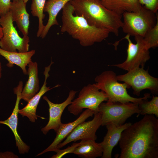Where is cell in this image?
Segmentation results:
<instances>
[{"mask_svg":"<svg viewBox=\"0 0 158 158\" xmlns=\"http://www.w3.org/2000/svg\"><path fill=\"white\" fill-rule=\"evenodd\" d=\"M11 0H0V16L9 11Z\"/></svg>","mask_w":158,"mask_h":158,"instance_id":"obj_28","label":"cell"},{"mask_svg":"<svg viewBox=\"0 0 158 158\" xmlns=\"http://www.w3.org/2000/svg\"><path fill=\"white\" fill-rule=\"evenodd\" d=\"M119 158H158V119L145 115L122 133Z\"/></svg>","mask_w":158,"mask_h":158,"instance_id":"obj_1","label":"cell"},{"mask_svg":"<svg viewBox=\"0 0 158 158\" xmlns=\"http://www.w3.org/2000/svg\"><path fill=\"white\" fill-rule=\"evenodd\" d=\"M146 48L148 49L158 46V19L155 25L143 37Z\"/></svg>","mask_w":158,"mask_h":158,"instance_id":"obj_25","label":"cell"},{"mask_svg":"<svg viewBox=\"0 0 158 158\" xmlns=\"http://www.w3.org/2000/svg\"><path fill=\"white\" fill-rule=\"evenodd\" d=\"M28 66L27 74L28 75V79L23 88L20 95L21 99L27 103L40 90L37 63L31 61Z\"/></svg>","mask_w":158,"mask_h":158,"instance_id":"obj_18","label":"cell"},{"mask_svg":"<svg viewBox=\"0 0 158 158\" xmlns=\"http://www.w3.org/2000/svg\"><path fill=\"white\" fill-rule=\"evenodd\" d=\"M35 52V50L22 52L9 51L0 47V55L4 57L8 62L6 66L8 67L12 68L15 64L21 68L25 75L27 74L26 66L32 61L31 58Z\"/></svg>","mask_w":158,"mask_h":158,"instance_id":"obj_19","label":"cell"},{"mask_svg":"<svg viewBox=\"0 0 158 158\" xmlns=\"http://www.w3.org/2000/svg\"><path fill=\"white\" fill-rule=\"evenodd\" d=\"M92 110L86 109L76 120L67 123H62L56 132V136L51 144L46 149L36 155L37 156L50 151L55 152L57 147L70 133L79 124L85 121L86 119L94 115Z\"/></svg>","mask_w":158,"mask_h":158,"instance_id":"obj_14","label":"cell"},{"mask_svg":"<svg viewBox=\"0 0 158 158\" xmlns=\"http://www.w3.org/2000/svg\"><path fill=\"white\" fill-rule=\"evenodd\" d=\"M51 66L49 65L44 68L43 74L44 75V81L41 88L38 93L28 102L26 105L23 109H19L18 113L23 117H27L30 121L34 122L37 119L36 114L37 107L42 97L46 92L50 90L60 86L58 84L50 88L47 86V81L49 76V72L51 69Z\"/></svg>","mask_w":158,"mask_h":158,"instance_id":"obj_16","label":"cell"},{"mask_svg":"<svg viewBox=\"0 0 158 158\" xmlns=\"http://www.w3.org/2000/svg\"><path fill=\"white\" fill-rule=\"evenodd\" d=\"M71 0H48L46 1L44 11L48 13L49 18L40 36L42 39L46 37L52 26L59 25L56 19L57 16L61 9Z\"/></svg>","mask_w":158,"mask_h":158,"instance_id":"obj_20","label":"cell"},{"mask_svg":"<svg viewBox=\"0 0 158 158\" xmlns=\"http://www.w3.org/2000/svg\"><path fill=\"white\" fill-rule=\"evenodd\" d=\"M101 126V115L98 112L94 114L92 120L85 121L78 125L66 137L65 140L58 145L57 150L72 142L88 139L96 140L97 139L96 132Z\"/></svg>","mask_w":158,"mask_h":158,"instance_id":"obj_11","label":"cell"},{"mask_svg":"<svg viewBox=\"0 0 158 158\" xmlns=\"http://www.w3.org/2000/svg\"><path fill=\"white\" fill-rule=\"evenodd\" d=\"M10 11L0 16L3 35L0 40V47L9 51L25 52L29 51L30 38L28 35L21 37L16 28Z\"/></svg>","mask_w":158,"mask_h":158,"instance_id":"obj_7","label":"cell"},{"mask_svg":"<svg viewBox=\"0 0 158 158\" xmlns=\"http://www.w3.org/2000/svg\"><path fill=\"white\" fill-rule=\"evenodd\" d=\"M132 123H127L117 125L109 124L106 126L107 132L100 144L103 148L102 158H111L114 147L118 142L122 132Z\"/></svg>","mask_w":158,"mask_h":158,"instance_id":"obj_15","label":"cell"},{"mask_svg":"<svg viewBox=\"0 0 158 158\" xmlns=\"http://www.w3.org/2000/svg\"><path fill=\"white\" fill-rule=\"evenodd\" d=\"M23 83L22 81L19 82L18 86L13 89L15 94L16 95V99L14 107L12 114L7 119L0 120V124L7 125L11 130L14 136L16 145L18 147L19 152L23 154L28 152L30 147L24 142L18 134L17 131L18 124V114L19 105L21 99L20 95L23 88Z\"/></svg>","mask_w":158,"mask_h":158,"instance_id":"obj_13","label":"cell"},{"mask_svg":"<svg viewBox=\"0 0 158 158\" xmlns=\"http://www.w3.org/2000/svg\"><path fill=\"white\" fill-rule=\"evenodd\" d=\"M0 26H1V25H0Z\"/></svg>","mask_w":158,"mask_h":158,"instance_id":"obj_33","label":"cell"},{"mask_svg":"<svg viewBox=\"0 0 158 158\" xmlns=\"http://www.w3.org/2000/svg\"><path fill=\"white\" fill-rule=\"evenodd\" d=\"M1 71H2V67H1V62H0V79L1 77V75H2Z\"/></svg>","mask_w":158,"mask_h":158,"instance_id":"obj_31","label":"cell"},{"mask_svg":"<svg viewBox=\"0 0 158 158\" xmlns=\"http://www.w3.org/2000/svg\"><path fill=\"white\" fill-rule=\"evenodd\" d=\"M115 73L112 71L102 72L95 79L94 85L105 92L108 97L107 101L126 103L131 102L139 104L143 100L151 97L150 94L145 93L142 97H133L128 93L127 89L130 87L125 83L118 82Z\"/></svg>","mask_w":158,"mask_h":158,"instance_id":"obj_4","label":"cell"},{"mask_svg":"<svg viewBox=\"0 0 158 158\" xmlns=\"http://www.w3.org/2000/svg\"><path fill=\"white\" fill-rule=\"evenodd\" d=\"M141 5L156 13L158 9V0H138Z\"/></svg>","mask_w":158,"mask_h":158,"instance_id":"obj_26","label":"cell"},{"mask_svg":"<svg viewBox=\"0 0 158 158\" xmlns=\"http://www.w3.org/2000/svg\"><path fill=\"white\" fill-rule=\"evenodd\" d=\"M79 145L75 149L73 153L85 158H95L101 157L103 148L100 143L93 139L81 140Z\"/></svg>","mask_w":158,"mask_h":158,"instance_id":"obj_21","label":"cell"},{"mask_svg":"<svg viewBox=\"0 0 158 158\" xmlns=\"http://www.w3.org/2000/svg\"><path fill=\"white\" fill-rule=\"evenodd\" d=\"M69 2L75 15L83 17L91 25L118 36L122 25V15L107 8L100 0H71Z\"/></svg>","mask_w":158,"mask_h":158,"instance_id":"obj_3","label":"cell"},{"mask_svg":"<svg viewBox=\"0 0 158 158\" xmlns=\"http://www.w3.org/2000/svg\"><path fill=\"white\" fill-rule=\"evenodd\" d=\"M77 91L71 90L68 96L64 102L59 104H55L51 102L46 96L43 99L47 103L49 106V118L46 126L41 129L43 133L46 135L49 130L53 129L56 132L62 123L61 121L62 114L66 107L69 105L75 98Z\"/></svg>","mask_w":158,"mask_h":158,"instance_id":"obj_12","label":"cell"},{"mask_svg":"<svg viewBox=\"0 0 158 158\" xmlns=\"http://www.w3.org/2000/svg\"><path fill=\"white\" fill-rule=\"evenodd\" d=\"M138 67L128 71L124 74L117 75L118 81H123L132 88L134 94L139 96L141 91L148 89L154 94L158 92V79L150 75L148 69Z\"/></svg>","mask_w":158,"mask_h":158,"instance_id":"obj_9","label":"cell"},{"mask_svg":"<svg viewBox=\"0 0 158 158\" xmlns=\"http://www.w3.org/2000/svg\"><path fill=\"white\" fill-rule=\"evenodd\" d=\"M74 13L73 7L69 2L62 8V32L68 33L84 47L101 42L108 37L110 32L107 30L91 25L84 17L74 15Z\"/></svg>","mask_w":158,"mask_h":158,"instance_id":"obj_2","label":"cell"},{"mask_svg":"<svg viewBox=\"0 0 158 158\" xmlns=\"http://www.w3.org/2000/svg\"><path fill=\"white\" fill-rule=\"evenodd\" d=\"M107 100V97L104 92L93 84H89L81 89L77 98L69 105L68 110L75 116L78 115L84 109H90L95 114L98 112L100 104Z\"/></svg>","mask_w":158,"mask_h":158,"instance_id":"obj_8","label":"cell"},{"mask_svg":"<svg viewBox=\"0 0 158 158\" xmlns=\"http://www.w3.org/2000/svg\"><path fill=\"white\" fill-rule=\"evenodd\" d=\"M130 36L127 34L123 39L128 42L127 49V56L122 63L111 65L127 71L135 68L144 67L146 63L150 58L149 49L146 47L143 37H134L136 43L134 44L130 38Z\"/></svg>","mask_w":158,"mask_h":158,"instance_id":"obj_10","label":"cell"},{"mask_svg":"<svg viewBox=\"0 0 158 158\" xmlns=\"http://www.w3.org/2000/svg\"><path fill=\"white\" fill-rule=\"evenodd\" d=\"M23 0L11 1L9 11L13 22H15L23 36L28 35L30 26V15Z\"/></svg>","mask_w":158,"mask_h":158,"instance_id":"obj_17","label":"cell"},{"mask_svg":"<svg viewBox=\"0 0 158 158\" xmlns=\"http://www.w3.org/2000/svg\"><path fill=\"white\" fill-rule=\"evenodd\" d=\"M80 142L74 143L70 146H68L67 148L62 150L59 149L57 150L56 152V154L51 157V158H61L65 155L69 153H73L76 148L80 144Z\"/></svg>","mask_w":158,"mask_h":158,"instance_id":"obj_27","label":"cell"},{"mask_svg":"<svg viewBox=\"0 0 158 158\" xmlns=\"http://www.w3.org/2000/svg\"><path fill=\"white\" fill-rule=\"evenodd\" d=\"M148 99L143 100L138 104L140 112L139 115H154L158 117V97L153 95L150 101Z\"/></svg>","mask_w":158,"mask_h":158,"instance_id":"obj_24","label":"cell"},{"mask_svg":"<svg viewBox=\"0 0 158 158\" xmlns=\"http://www.w3.org/2000/svg\"><path fill=\"white\" fill-rule=\"evenodd\" d=\"M46 1V0H32L31 5L32 14L33 16L37 17L38 19V29L37 33V37H40L45 26L43 20L45 16L44 9Z\"/></svg>","mask_w":158,"mask_h":158,"instance_id":"obj_23","label":"cell"},{"mask_svg":"<svg viewBox=\"0 0 158 158\" xmlns=\"http://www.w3.org/2000/svg\"><path fill=\"white\" fill-rule=\"evenodd\" d=\"M12 1H17L18 0H11ZM25 3L26 4L29 0H23Z\"/></svg>","mask_w":158,"mask_h":158,"instance_id":"obj_32","label":"cell"},{"mask_svg":"<svg viewBox=\"0 0 158 158\" xmlns=\"http://www.w3.org/2000/svg\"><path fill=\"white\" fill-rule=\"evenodd\" d=\"M123 32L130 36L143 37L156 24L158 19L155 13L142 6L138 12L126 11L122 14Z\"/></svg>","mask_w":158,"mask_h":158,"instance_id":"obj_5","label":"cell"},{"mask_svg":"<svg viewBox=\"0 0 158 158\" xmlns=\"http://www.w3.org/2000/svg\"><path fill=\"white\" fill-rule=\"evenodd\" d=\"M98 112L101 115V126H106L109 124L122 125L133 115H139L140 111L138 103L107 101L100 104Z\"/></svg>","mask_w":158,"mask_h":158,"instance_id":"obj_6","label":"cell"},{"mask_svg":"<svg viewBox=\"0 0 158 158\" xmlns=\"http://www.w3.org/2000/svg\"></svg>","mask_w":158,"mask_h":158,"instance_id":"obj_34","label":"cell"},{"mask_svg":"<svg viewBox=\"0 0 158 158\" xmlns=\"http://www.w3.org/2000/svg\"><path fill=\"white\" fill-rule=\"evenodd\" d=\"M3 35L2 29L1 26H0V40L2 38Z\"/></svg>","mask_w":158,"mask_h":158,"instance_id":"obj_30","label":"cell"},{"mask_svg":"<svg viewBox=\"0 0 158 158\" xmlns=\"http://www.w3.org/2000/svg\"><path fill=\"white\" fill-rule=\"evenodd\" d=\"M102 4L107 9L122 15L126 11L136 12L142 5L138 0H101Z\"/></svg>","mask_w":158,"mask_h":158,"instance_id":"obj_22","label":"cell"},{"mask_svg":"<svg viewBox=\"0 0 158 158\" xmlns=\"http://www.w3.org/2000/svg\"><path fill=\"white\" fill-rule=\"evenodd\" d=\"M0 158H18V157L11 152H0Z\"/></svg>","mask_w":158,"mask_h":158,"instance_id":"obj_29","label":"cell"}]
</instances>
